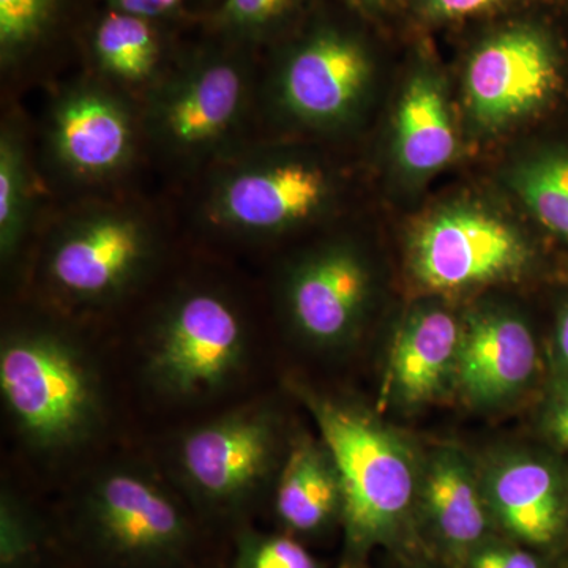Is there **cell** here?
I'll list each match as a JSON object with an SVG mask.
<instances>
[{
	"instance_id": "6da1fadb",
	"label": "cell",
	"mask_w": 568,
	"mask_h": 568,
	"mask_svg": "<svg viewBox=\"0 0 568 568\" xmlns=\"http://www.w3.org/2000/svg\"><path fill=\"white\" fill-rule=\"evenodd\" d=\"M293 390L334 454L342 477L339 568H368L379 551L395 559H426L416 529L424 448L357 399L298 383Z\"/></svg>"
},
{
	"instance_id": "7a4b0ae2",
	"label": "cell",
	"mask_w": 568,
	"mask_h": 568,
	"mask_svg": "<svg viewBox=\"0 0 568 568\" xmlns=\"http://www.w3.org/2000/svg\"><path fill=\"white\" fill-rule=\"evenodd\" d=\"M0 395L14 428L36 450H73L103 424V388L91 358L50 328L3 336Z\"/></svg>"
},
{
	"instance_id": "3957f363",
	"label": "cell",
	"mask_w": 568,
	"mask_h": 568,
	"mask_svg": "<svg viewBox=\"0 0 568 568\" xmlns=\"http://www.w3.org/2000/svg\"><path fill=\"white\" fill-rule=\"evenodd\" d=\"M248 332L237 306L212 290L179 294L153 324L144 351L149 386L166 398H209L244 372Z\"/></svg>"
},
{
	"instance_id": "277c9868",
	"label": "cell",
	"mask_w": 568,
	"mask_h": 568,
	"mask_svg": "<svg viewBox=\"0 0 568 568\" xmlns=\"http://www.w3.org/2000/svg\"><path fill=\"white\" fill-rule=\"evenodd\" d=\"M287 446L274 407L246 405L186 432L175 465L183 487L201 507L234 515L275 484Z\"/></svg>"
},
{
	"instance_id": "5b68a950",
	"label": "cell",
	"mask_w": 568,
	"mask_h": 568,
	"mask_svg": "<svg viewBox=\"0 0 568 568\" xmlns=\"http://www.w3.org/2000/svg\"><path fill=\"white\" fill-rule=\"evenodd\" d=\"M80 521L93 551L121 568H170L192 547L181 503L136 467L100 474L82 499Z\"/></svg>"
},
{
	"instance_id": "8992f818",
	"label": "cell",
	"mask_w": 568,
	"mask_h": 568,
	"mask_svg": "<svg viewBox=\"0 0 568 568\" xmlns=\"http://www.w3.org/2000/svg\"><path fill=\"white\" fill-rule=\"evenodd\" d=\"M532 260L517 227L473 205H452L429 216L417 227L407 253L414 282L433 295L517 282L528 274Z\"/></svg>"
},
{
	"instance_id": "52a82bcc",
	"label": "cell",
	"mask_w": 568,
	"mask_h": 568,
	"mask_svg": "<svg viewBox=\"0 0 568 568\" xmlns=\"http://www.w3.org/2000/svg\"><path fill=\"white\" fill-rule=\"evenodd\" d=\"M155 242L141 216L95 209L73 216L52 235L47 278L65 301L99 305L122 297L151 267Z\"/></svg>"
},
{
	"instance_id": "ba28073f",
	"label": "cell",
	"mask_w": 568,
	"mask_h": 568,
	"mask_svg": "<svg viewBox=\"0 0 568 568\" xmlns=\"http://www.w3.org/2000/svg\"><path fill=\"white\" fill-rule=\"evenodd\" d=\"M248 97V74L241 63L203 59L153 89L145 123L171 156L201 162L222 152L237 134Z\"/></svg>"
},
{
	"instance_id": "9c48e42d",
	"label": "cell",
	"mask_w": 568,
	"mask_h": 568,
	"mask_svg": "<svg viewBox=\"0 0 568 568\" xmlns=\"http://www.w3.org/2000/svg\"><path fill=\"white\" fill-rule=\"evenodd\" d=\"M331 174L294 156H245L216 175L207 197L215 226L241 235H274L316 219L332 197Z\"/></svg>"
},
{
	"instance_id": "30bf717a",
	"label": "cell",
	"mask_w": 568,
	"mask_h": 568,
	"mask_svg": "<svg viewBox=\"0 0 568 568\" xmlns=\"http://www.w3.org/2000/svg\"><path fill=\"white\" fill-rule=\"evenodd\" d=\"M375 294V275L361 250L331 244L313 250L293 267L282 287L291 331L312 349L338 353L357 342Z\"/></svg>"
},
{
	"instance_id": "8fae6325",
	"label": "cell",
	"mask_w": 568,
	"mask_h": 568,
	"mask_svg": "<svg viewBox=\"0 0 568 568\" xmlns=\"http://www.w3.org/2000/svg\"><path fill=\"white\" fill-rule=\"evenodd\" d=\"M477 462L497 534L552 555L568 532V480L558 459L506 444Z\"/></svg>"
},
{
	"instance_id": "7c38bea8",
	"label": "cell",
	"mask_w": 568,
	"mask_h": 568,
	"mask_svg": "<svg viewBox=\"0 0 568 568\" xmlns=\"http://www.w3.org/2000/svg\"><path fill=\"white\" fill-rule=\"evenodd\" d=\"M541 351L532 325L514 306L484 304L463 315L455 396L478 413L518 405L536 388Z\"/></svg>"
},
{
	"instance_id": "4fadbf2b",
	"label": "cell",
	"mask_w": 568,
	"mask_h": 568,
	"mask_svg": "<svg viewBox=\"0 0 568 568\" xmlns=\"http://www.w3.org/2000/svg\"><path fill=\"white\" fill-rule=\"evenodd\" d=\"M416 529L425 558L459 568L469 552L496 536L476 457L454 444L424 448Z\"/></svg>"
},
{
	"instance_id": "5bb4252c",
	"label": "cell",
	"mask_w": 568,
	"mask_h": 568,
	"mask_svg": "<svg viewBox=\"0 0 568 568\" xmlns=\"http://www.w3.org/2000/svg\"><path fill=\"white\" fill-rule=\"evenodd\" d=\"M558 84L555 48L529 28L497 33L467 63V104L485 129H500L538 110Z\"/></svg>"
},
{
	"instance_id": "9a60e30c",
	"label": "cell",
	"mask_w": 568,
	"mask_h": 568,
	"mask_svg": "<svg viewBox=\"0 0 568 568\" xmlns=\"http://www.w3.org/2000/svg\"><path fill=\"white\" fill-rule=\"evenodd\" d=\"M372 80L362 44L334 31L316 33L291 52L276 77L275 102L286 118L332 129L353 118Z\"/></svg>"
},
{
	"instance_id": "2e32d148",
	"label": "cell",
	"mask_w": 568,
	"mask_h": 568,
	"mask_svg": "<svg viewBox=\"0 0 568 568\" xmlns=\"http://www.w3.org/2000/svg\"><path fill=\"white\" fill-rule=\"evenodd\" d=\"M463 315L439 301L410 306L384 365L379 409L413 414L455 395Z\"/></svg>"
},
{
	"instance_id": "e0dca14e",
	"label": "cell",
	"mask_w": 568,
	"mask_h": 568,
	"mask_svg": "<svg viewBox=\"0 0 568 568\" xmlns=\"http://www.w3.org/2000/svg\"><path fill=\"white\" fill-rule=\"evenodd\" d=\"M50 144L67 174L78 181H106L132 162L136 145L132 112L100 85H77L52 110Z\"/></svg>"
},
{
	"instance_id": "ac0fdd59",
	"label": "cell",
	"mask_w": 568,
	"mask_h": 568,
	"mask_svg": "<svg viewBox=\"0 0 568 568\" xmlns=\"http://www.w3.org/2000/svg\"><path fill=\"white\" fill-rule=\"evenodd\" d=\"M274 514L282 532L302 541L327 536L342 526V477L320 435L291 437L275 478Z\"/></svg>"
},
{
	"instance_id": "d6986e66",
	"label": "cell",
	"mask_w": 568,
	"mask_h": 568,
	"mask_svg": "<svg viewBox=\"0 0 568 568\" xmlns=\"http://www.w3.org/2000/svg\"><path fill=\"white\" fill-rule=\"evenodd\" d=\"M395 153L399 166L410 175L436 173L457 153L446 93L433 74L418 73L403 92L396 111Z\"/></svg>"
},
{
	"instance_id": "ffe728a7",
	"label": "cell",
	"mask_w": 568,
	"mask_h": 568,
	"mask_svg": "<svg viewBox=\"0 0 568 568\" xmlns=\"http://www.w3.org/2000/svg\"><path fill=\"white\" fill-rule=\"evenodd\" d=\"M93 52L100 69L114 81L141 85L152 80L160 62V44L151 20L112 11L93 36Z\"/></svg>"
},
{
	"instance_id": "44dd1931",
	"label": "cell",
	"mask_w": 568,
	"mask_h": 568,
	"mask_svg": "<svg viewBox=\"0 0 568 568\" xmlns=\"http://www.w3.org/2000/svg\"><path fill=\"white\" fill-rule=\"evenodd\" d=\"M511 186L545 230L568 242V151H547L515 166Z\"/></svg>"
},
{
	"instance_id": "7402d4cb",
	"label": "cell",
	"mask_w": 568,
	"mask_h": 568,
	"mask_svg": "<svg viewBox=\"0 0 568 568\" xmlns=\"http://www.w3.org/2000/svg\"><path fill=\"white\" fill-rule=\"evenodd\" d=\"M32 212L31 168L20 134L11 126L0 138V254L9 264L28 235Z\"/></svg>"
},
{
	"instance_id": "603a6c76",
	"label": "cell",
	"mask_w": 568,
	"mask_h": 568,
	"mask_svg": "<svg viewBox=\"0 0 568 568\" xmlns=\"http://www.w3.org/2000/svg\"><path fill=\"white\" fill-rule=\"evenodd\" d=\"M47 548L39 515L10 489L0 495V568H39Z\"/></svg>"
},
{
	"instance_id": "cb8c5ba5",
	"label": "cell",
	"mask_w": 568,
	"mask_h": 568,
	"mask_svg": "<svg viewBox=\"0 0 568 568\" xmlns=\"http://www.w3.org/2000/svg\"><path fill=\"white\" fill-rule=\"evenodd\" d=\"M231 568H324L298 540L286 532L244 528L235 538Z\"/></svg>"
},
{
	"instance_id": "d4e9b609",
	"label": "cell",
	"mask_w": 568,
	"mask_h": 568,
	"mask_svg": "<svg viewBox=\"0 0 568 568\" xmlns=\"http://www.w3.org/2000/svg\"><path fill=\"white\" fill-rule=\"evenodd\" d=\"M58 0H0V51L3 63L31 50L51 24Z\"/></svg>"
},
{
	"instance_id": "484cf974",
	"label": "cell",
	"mask_w": 568,
	"mask_h": 568,
	"mask_svg": "<svg viewBox=\"0 0 568 568\" xmlns=\"http://www.w3.org/2000/svg\"><path fill=\"white\" fill-rule=\"evenodd\" d=\"M459 568H552L549 556L496 534L469 552Z\"/></svg>"
},
{
	"instance_id": "4316f807",
	"label": "cell",
	"mask_w": 568,
	"mask_h": 568,
	"mask_svg": "<svg viewBox=\"0 0 568 568\" xmlns=\"http://www.w3.org/2000/svg\"><path fill=\"white\" fill-rule=\"evenodd\" d=\"M291 2L293 0H224L220 18L234 31H260L278 20Z\"/></svg>"
},
{
	"instance_id": "83f0119b",
	"label": "cell",
	"mask_w": 568,
	"mask_h": 568,
	"mask_svg": "<svg viewBox=\"0 0 568 568\" xmlns=\"http://www.w3.org/2000/svg\"><path fill=\"white\" fill-rule=\"evenodd\" d=\"M541 429L556 446L568 450V392L549 399L541 414Z\"/></svg>"
},
{
	"instance_id": "f1b7e54d",
	"label": "cell",
	"mask_w": 568,
	"mask_h": 568,
	"mask_svg": "<svg viewBox=\"0 0 568 568\" xmlns=\"http://www.w3.org/2000/svg\"><path fill=\"white\" fill-rule=\"evenodd\" d=\"M552 373H555L556 394L568 392V302L560 308L552 336Z\"/></svg>"
},
{
	"instance_id": "f546056e",
	"label": "cell",
	"mask_w": 568,
	"mask_h": 568,
	"mask_svg": "<svg viewBox=\"0 0 568 568\" xmlns=\"http://www.w3.org/2000/svg\"><path fill=\"white\" fill-rule=\"evenodd\" d=\"M499 0H425L426 11L437 20H459L491 9Z\"/></svg>"
},
{
	"instance_id": "4dcf8cb0",
	"label": "cell",
	"mask_w": 568,
	"mask_h": 568,
	"mask_svg": "<svg viewBox=\"0 0 568 568\" xmlns=\"http://www.w3.org/2000/svg\"><path fill=\"white\" fill-rule=\"evenodd\" d=\"M142 2L148 7L152 18H159L173 11L181 0H142Z\"/></svg>"
},
{
	"instance_id": "1f68e13d",
	"label": "cell",
	"mask_w": 568,
	"mask_h": 568,
	"mask_svg": "<svg viewBox=\"0 0 568 568\" xmlns=\"http://www.w3.org/2000/svg\"><path fill=\"white\" fill-rule=\"evenodd\" d=\"M396 560H398V564H399L398 568H444V567L437 566L436 562H433V560H429V559H409V560L396 559Z\"/></svg>"
}]
</instances>
